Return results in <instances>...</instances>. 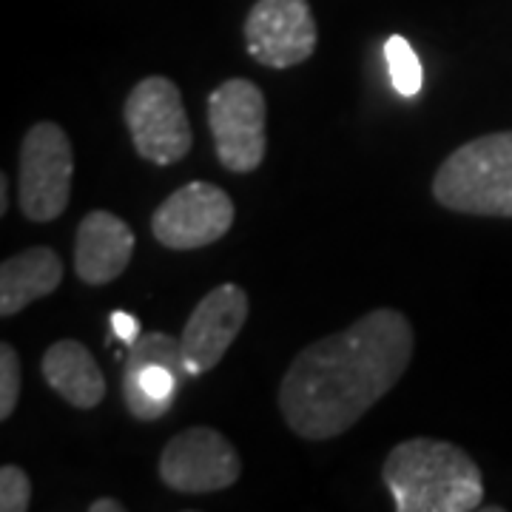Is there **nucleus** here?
I'll use <instances>...</instances> for the list:
<instances>
[{
  "mask_svg": "<svg viewBox=\"0 0 512 512\" xmlns=\"http://www.w3.org/2000/svg\"><path fill=\"white\" fill-rule=\"evenodd\" d=\"M433 194L458 214L512 217V131L456 148L436 171Z\"/></svg>",
  "mask_w": 512,
  "mask_h": 512,
  "instance_id": "nucleus-3",
  "label": "nucleus"
},
{
  "mask_svg": "<svg viewBox=\"0 0 512 512\" xmlns=\"http://www.w3.org/2000/svg\"><path fill=\"white\" fill-rule=\"evenodd\" d=\"M40 370H43L46 384L55 393H60L72 407L92 410L106 396L103 370L94 362L89 348L74 342V339H63V342H57L46 350Z\"/></svg>",
  "mask_w": 512,
  "mask_h": 512,
  "instance_id": "nucleus-13",
  "label": "nucleus"
},
{
  "mask_svg": "<svg viewBox=\"0 0 512 512\" xmlns=\"http://www.w3.org/2000/svg\"><path fill=\"white\" fill-rule=\"evenodd\" d=\"M183 376H188V370L180 339H171L160 330L137 339L128 350L123 370V399L128 413L140 421L163 419L177 399Z\"/></svg>",
  "mask_w": 512,
  "mask_h": 512,
  "instance_id": "nucleus-7",
  "label": "nucleus"
},
{
  "mask_svg": "<svg viewBox=\"0 0 512 512\" xmlns=\"http://www.w3.org/2000/svg\"><path fill=\"white\" fill-rule=\"evenodd\" d=\"M126 507L114 498H97L94 504H89V512H123Z\"/></svg>",
  "mask_w": 512,
  "mask_h": 512,
  "instance_id": "nucleus-19",
  "label": "nucleus"
},
{
  "mask_svg": "<svg viewBox=\"0 0 512 512\" xmlns=\"http://www.w3.org/2000/svg\"><path fill=\"white\" fill-rule=\"evenodd\" d=\"M20 396V359L12 345H0V419L6 421Z\"/></svg>",
  "mask_w": 512,
  "mask_h": 512,
  "instance_id": "nucleus-17",
  "label": "nucleus"
},
{
  "mask_svg": "<svg viewBox=\"0 0 512 512\" xmlns=\"http://www.w3.org/2000/svg\"><path fill=\"white\" fill-rule=\"evenodd\" d=\"M413 342L407 316L379 308L302 350L279 387V407L293 433L322 441L350 430L399 384Z\"/></svg>",
  "mask_w": 512,
  "mask_h": 512,
  "instance_id": "nucleus-1",
  "label": "nucleus"
},
{
  "mask_svg": "<svg viewBox=\"0 0 512 512\" xmlns=\"http://www.w3.org/2000/svg\"><path fill=\"white\" fill-rule=\"evenodd\" d=\"M245 319H248V293L239 285L228 282L205 293L180 336L188 376H200L220 365Z\"/></svg>",
  "mask_w": 512,
  "mask_h": 512,
  "instance_id": "nucleus-11",
  "label": "nucleus"
},
{
  "mask_svg": "<svg viewBox=\"0 0 512 512\" xmlns=\"http://www.w3.org/2000/svg\"><path fill=\"white\" fill-rule=\"evenodd\" d=\"M63 282V262L52 248H29L0 268V316H15Z\"/></svg>",
  "mask_w": 512,
  "mask_h": 512,
  "instance_id": "nucleus-14",
  "label": "nucleus"
},
{
  "mask_svg": "<svg viewBox=\"0 0 512 512\" xmlns=\"http://www.w3.org/2000/svg\"><path fill=\"white\" fill-rule=\"evenodd\" d=\"M74 151L57 123H37L20 146V211L32 222L57 220L72 197Z\"/></svg>",
  "mask_w": 512,
  "mask_h": 512,
  "instance_id": "nucleus-4",
  "label": "nucleus"
},
{
  "mask_svg": "<svg viewBox=\"0 0 512 512\" xmlns=\"http://www.w3.org/2000/svg\"><path fill=\"white\" fill-rule=\"evenodd\" d=\"M245 43L268 69H291L316 49V23L308 0H256L245 18Z\"/></svg>",
  "mask_w": 512,
  "mask_h": 512,
  "instance_id": "nucleus-10",
  "label": "nucleus"
},
{
  "mask_svg": "<svg viewBox=\"0 0 512 512\" xmlns=\"http://www.w3.org/2000/svg\"><path fill=\"white\" fill-rule=\"evenodd\" d=\"M208 126L228 171L248 174L265 157V97L251 80H225L208 97Z\"/></svg>",
  "mask_w": 512,
  "mask_h": 512,
  "instance_id": "nucleus-6",
  "label": "nucleus"
},
{
  "mask_svg": "<svg viewBox=\"0 0 512 512\" xmlns=\"http://www.w3.org/2000/svg\"><path fill=\"white\" fill-rule=\"evenodd\" d=\"M234 225V202L211 183H188L151 217L154 239L171 251H194L222 239Z\"/></svg>",
  "mask_w": 512,
  "mask_h": 512,
  "instance_id": "nucleus-8",
  "label": "nucleus"
},
{
  "mask_svg": "<svg viewBox=\"0 0 512 512\" xmlns=\"http://www.w3.org/2000/svg\"><path fill=\"white\" fill-rule=\"evenodd\" d=\"M126 126L137 154L157 165L183 160L191 148V126L183 94L168 77L140 80L126 100Z\"/></svg>",
  "mask_w": 512,
  "mask_h": 512,
  "instance_id": "nucleus-5",
  "label": "nucleus"
},
{
  "mask_svg": "<svg viewBox=\"0 0 512 512\" xmlns=\"http://www.w3.org/2000/svg\"><path fill=\"white\" fill-rule=\"evenodd\" d=\"M32 507V481L18 464H3L0 470V510L23 512Z\"/></svg>",
  "mask_w": 512,
  "mask_h": 512,
  "instance_id": "nucleus-16",
  "label": "nucleus"
},
{
  "mask_svg": "<svg viewBox=\"0 0 512 512\" xmlns=\"http://www.w3.org/2000/svg\"><path fill=\"white\" fill-rule=\"evenodd\" d=\"M6 208H9V180L3 174L0 177V214H6Z\"/></svg>",
  "mask_w": 512,
  "mask_h": 512,
  "instance_id": "nucleus-20",
  "label": "nucleus"
},
{
  "mask_svg": "<svg viewBox=\"0 0 512 512\" xmlns=\"http://www.w3.org/2000/svg\"><path fill=\"white\" fill-rule=\"evenodd\" d=\"M134 254V234L109 211H92L77 228L74 268L86 285H106L123 274Z\"/></svg>",
  "mask_w": 512,
  "mask_h": 512,
  "instance_id": "nucleus-12",
  "label": "nucleus"
},
{
  "mask_svg": "<svg viewBox=\"0 0 512 512\" xmlns=\"http://www.w3.org/2000/svg\"><path fill=\"white\" fill-rule=\"evenodd\" d=\"M384 60H387V72L393 80V89L402 97H413L424 86V69H421L419 55L413 52V46L402 35L387 37L384 43Z\"/></svg>",
  "mask_w": 512,
  "mask_h": 512,
  "instance_id": "nucleus-15",
  "label": "nucleus"
},
{
  "mask_svg": "<svg viewBox=\"0 0 512 512\" xmlns=\"http://www.w3.org/2000/svg\"><path fill=\"white\" fill-rule=\"evenodd\" d=\"M242 473L234 444L211 427H191L165 444L160 478L177 493H217Z\"/></svg>",
  "mask_w": 512,
  "mask_h": 512,
  "instance_id": "nucleus-9",
  "label": "nucleus"
},
{
  "mask_svg": "<svg viewBox=\"0 0 512 512\" xmlns=\"http://www.w3.org/2000/svg\"><path fill=\"white\" fill-rule=\"evenodd\" d=\"M111 322V333L123 342V345H134L140 339V322L137 316H131L126 311H114L109 316Z\"/></svg>",
  "mask_w": 512,
  "mask_h": 512,
  "instance_id": "nucleus-18",
  "label": "nucleus"
},
{
  "mask_svg": "<svg viewBox=\"0 0 512 512\" xmlns=\"http://www.w3.org/2000/svg\"><path fill=\"white\" fill-rule=\"evenodd\" d=\"M382 478L399 512H473L484 501L478 464L450 441H402L384 461Z\"/></svg>",
  "mask_w": 512,
  "mask_h": 512,
  "instance_id": "nucleus-2",
  "label": "nucleus"
}]
</instances>
